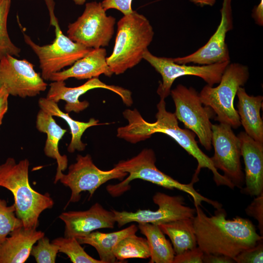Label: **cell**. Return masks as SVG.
<instances>
[{"mask_svg":"<svg viewBox=\"0 0 263 263\" xmlns=\"http://www.w3.org/2000/svg\"><path fill=\"white\" fill-rule=\"evenodd\" d=\"M157 108L156 120L153 123L146 121L136 109L125 110L123 114L128 124L118 128L117 136L135 144L149 138L155 133L166 134L172 138L197 161V168L192 180L198 181L201 169L207 168L212 171L213 180L217 186H226L234 189L235 187L232 183L218 172L213 166L210 157L200 149L195 140V134L188 129H183L179 126L174 113L166 110L165 99L160 98Z\"/></svg>","mask_w":263,"mask_h":263,"instance_id":"cell-1","label":"cell"},{"mask_svg":"<svg viewBox=\"0 0 263 263\" xmlns=\"http://www.w3.org/2000/svg\"><path fill=\"white\" fill-rule=\"evenodd\" d=\"M193 227L198 246L204 253L223 255L234 259L242 251L255 245L263 236L252 222L236 216L226 219L222 207L207 216L200 206H195Z\"/></svg>","mask_w":263,"mask_h":263,"instance_id":"cell-2","label":"cell"},{"mask_svg":"<svg viewBox=\"0 0 263 263\" xmlns=\"http://www.w3.org/2000/svg\"><path fill=\"white\" fill-rule=\"evenodd\" d=\"M27 159L17 163L8 158L0 165V186L10 191L14 198L16 215L26 228L37 229L40 214L53 207L54 202L48 193L41 194L30 186Z\"/></svg>","mask_w":263,"mask_h":263,"instance_id":"cell-3","label":"cell"},{"mask_svg":"<svg viewBox=\"0 0 263 263\" xmlns=\"http://www.w3.org/2000/svg\"><path fill=\"white\" fill-rule=\"evenodd\" d=\"M153 35L152 27L144 16L135 11L124 15L117 22L113 52L106 57L113 74H123L140 62Z\"/></svg>","mask_w":263,"mask_h":263,"instance_id":"cell-4","label":"cell"},{"mask_svg":"<svg viewBox=\"0 0 263 263\" xmlns=\"http://www.w3.org/2000/svg\"><path fill=\"white\" fill-rule=\"evenodd\" d=\"M155 162V153L150 149H145L132 158L119 161L114 167L127 172L129 175L120 183L107 186L108 192L113 196H119L129 190V184L132 181L139 179L166 188L177 189L185 192L191 196L195 206H200L202 202H205L216 209L222 207L221 204L198 192L193 188L194 182L181 183L158 169Z\"/></svg>","mask_w":263,"mask_h":263,"instance_id":"cell-5","label":"cell"},{"mask_svg":"<svg viewBox=\"0 0 263 263\" xmlns=\"http://www.w3.org/2000/svg\"><path fill=\"white\" fill-rule=\"evenodd\" d=\"M50 17V25L55 27V38L50 44L40 46L34 42L23 33L25 42L38 58L41 76L45 80L61 71L66 67L72 66L75 61L86 56L92 48L74 42L62 33L55 14L54 0H44Z\"/></svg>","mask_w":263,"mask_h":263,"instance_id":"cell-6","label":"cell"},{"mask_svg":"<svg viewBox=\"0 0 263 263\" xmlns=\"http://www.w3.org/2000/svg\"><path fill=\"white\" fill-rule=\"evenodd\" d=\"M248 68L239 63L229 64L225 69L218 86H204L199 93L201 101L210 108L216 115L215 120L237 129L241 125L240 117L234 107V98L239 87L249 78Z\"/></svg>","mask_w":263,"mask_h":263,"instance_id":"cell-7","label":"cell"},{"mask_svg":"<svg viewBox=\"0 0 263 263\" xmlns=\"http://www.w3.org/2000/svg\"><path fill=\"white\" fill-rule=\"evenodd\" d=\"M177 120L182 122L186 129L197 136L200 144L210 150L212 149V123L210 119L215 115L207 106H203L199 93L192 87L179 84L170 91Z\"/></svg>","mask_w":263,"mask_h":263,"instance_id":"cell-8","label":"cell"},{"mask_svg":"<svg viewBox=\"0 0 263 263\" xmlns=\"http://www.w3.org/2000/svg\"><path fill=\"white\" fill-rule=\"evenodd\" d=\"M115 23V19L107 16L101 2H87L82 14L69 24L67 37L90 48L108 46L114 34Z\"/></svg>","mask_w":263,"mask_h":263,"instance_id":"cell-9","label":"cell"},{"mask_svg":"<svg viewBox=\"0 0 263 263\" xmlns=\"http://www.w3.org/2000/svg\"><path fill=\"white\" fill-rule=\"evenodd\" d=\"M128 173L116 167L109 170H102L94 163L90 154H78L76 162L69 167L67 174H61L58 179L61 183L71 191L68 203H76L81 198L80 193L88 191L92 196L102 185L112 179L122 180Z\"/></svg>","mask_w":263,"mask_h":263,"instance_id":"cell-10","label":"cell"},{"mask_svg":"<svg viewBox=\"0 0 263 263\" xmlns=\"http://www.w3.org/2000/svg\"><path fill=\"white\" fill-rule=\"evenodd\" d=\"M143 59L148 61L159 73L162 78L157 93L160 98L165 99L170 93L174 80L185 75H194L202 78L207 85L213 86L219 83L222 75L230 61L207 65L194 66L180 64L174 62L171 58L158 57L147 50Z\"/></svg>","mask_w":263,"mask_h":263,"instance_id":"cell-11","label":"cell"},{"mask_svg":"<svg viewBox=\"0 0 263 263\" xmlns=\"http://www.w3.org/2000/svg\"><path fill=\"white\" fill-rule=\"evenodd\" d=\"M211 144L214 153L210 157L213 166L224 172V176L241 189L244 184V174L241 163V144L238 136L228 124L219 123L211 126Z\"/></svg>","mask_w":263,"mask_h":263,"instance_id":"cell-12","label":"cell"},{"mask_svg":"<svg viewBox=\"0 0 263 263\" xmlns=\"http://www.w3.org/2000/svg\"><path fill=\"white\" fill-rule=\"evenodd\" d=\"M158 209H138L135 212L119 211L112 210L116 223L121 227L131 222L150 223L159 225L172 221L187 218H193L195 208L185 206L184 199L180 196H170L157 192L152 198Z\"/></svg>","mask_w":263,"mask_h":263,"instance_id":"cell-13","label":"cell"},{"mask_svg":"<svg viewBox=\"0 0 263 263\" xmlns=\"http://www.w3.org/2000/svg\"><path fill=\"white\" fill-rule=\"evenodd\" d=\"M26 59L7 56L0 60V88L9 95L21 98L34 97L44 91L47 84Z\"/></svg>","mask_w":263,"mask_h":263,"instance_id":"cell-14","label":"cell"},{"mask_svg":"<svg viewBox=\"0 0 263 263\" xmlns=\"http://www.w3.org/2000/svg\"><path fill=\"white\" fill-rule=\"evenodd\" d=\"M221 20L215 33L207 42L194 53L186 56L172 58L175 63L207 65L230 61L225 37L232 28L231 0H224L221 10Z\"/></svg>","mask_w":263,"mask_h":263,"instance_id":"cell-15","label":"cell"},{"mask_svg":"<svg viewBox=\"0 0 263 263\" xmlns=\"http://www.w3.org/2000/svg\"><path fill=\"white\" fill-rule=\"evenodd\" d=\"M49 86L46 98L56 103L60 100L65 101L64 109L68 113L72 112L79 113L87 108L89 102L80 101L79 98L88 91L96 88L107 89L117 94L127 106H130L132 104L131 91L117 86L107 85L98 77L89 79L83 85L76 87H67L64 81H53Z\"/></svg>","mask_w":263,"mask_h":263,"instance_id":"cell-16","label":"cell"},{"mask_svg":"<svg viewBox=\"0 0 263 263\" xmlns=\"http://www.w3.org/2000/svg\"><path fill=\"white\" fill-rule=\"evenodd\" d=\"M59 218L65 224L64 237L76 239L96 229L113 228L116 223L113 211L106 209L98 203L86 210L62 212Z\"/></svg>","mask_w":263,"mask_h":263,"instance_id":"cell-17","label":"cell"},{"mask_svg":"<svg viewBox=\"0 0 263 263\" xmlns=\"http://www.w3.org/2000/svg\"><path fill=\"white\" fill-rule=\"evenodd\" d=\"M237 136L245 167V186L241 191L257 196L263 192V143L254 140L245 132H241Z\"/></svg>","mask_w":263,"mask_h":263,"instance_id":"cell-18","label":"cell"},{"mask_svg":"<svg viewBox=\"0 0 263 263\" xmlns=\"http://www.w3.org/2000/svg\"><path fill=\"white\" fill-rule=\"evenodd\" d=\"M105 49H92L86 56L75 61L69 68L53 74L49 80L65 81L70 78L77 79L98 77L102 74L110 77L113 73L107 64Z\"/></svg>","mask_w":263,"mask_h":263,"instance_id":"cell-19","label":"cell"},{"mask_svg":"<svg viewBox=\"0 0 263 263\" xmlns=\"http://www.w3.org/2000/svg\"><path fill=\"white\" fill-rule=\"evenodd\" d=\"M0 244V263H23L31 254L32 247L44 232L21 226L13 231Z\"/></svg>","mask_w":263,"mask_h":263,"instance_id":"cell-20","label":"cell"},{"mask_svg":"<svg viewBox=\"0 0 263 263\" xmlns=\"http://www.w3.org/2000/svg\"><path fill=\"white\" fill-rule=\"evenodd\" d=\"M36 128L38 131L47 135L44 148L45 154L56 161L57 166L54 181L56 184L58 181L62 171L68 167L67 156L61 155L58 150L59 142L67 130L58 125L51 114L41 109H40L37 115Z\"/></svg>","mask_w":263,"mask_h":263,"instance_id":"cell-21","label":"cell"},{"mask_svg":"<svg viewBox=\"0 0 263 263\" xmlns=\"http://www.w3.org/2000/svg\"><path fill=\"white\" fill-rule=\"evenodd\" d=\"M236 95L237 111L244 132L254 140L263 143V121L260 114L263 96L249 95L242 87L238 88Z\"/></svg>","mask_w":263,"mask_h":263,"instance_id":"cell-22","label":"cell"},{"mask_svg":"<svg viewBox=\"0 0 263 263\" xmlns=\"http://www.w3.org/2000/svg\"><path fill=\"white\" fill-rule=\"evenodd\" d=\"M138 226L133 224L122 230L110 233L92 232L77 239L80 244H87L95 248L103 263H117L113 252L114 246L122 239L136 234Z\"/></svg>","mask_w":263,"mask_h":263,"instance_id":"cell-23","label":"cell"},{"mask_svg":"<svg viewBox=\"0 0 263 263\" xmlns=\"http://www.w3.org/2000/svg\"><path fill=\"white\" fill-rule=\"evenodd\" d=\"M38 105L40 109L50 113L53 116L62 118L67 123L72 136L70 143L67 148L68 151L70 153L74 152L76 150L83 151L85 150L86 144L82 141L81 137L88 128L94 126L105 124L99 123V120L94 118L90 119L87 122L75 120L71 117L68 113L62 111L59 108L57 103L46 97L39 99Z\"/></svg>","mask_w":263,"mask_h":263,"instance_id":"cell-24","label":"cell"},{"mask_svg":"<svg viewBox=\"0 0 263 263\" xmlns=\"http://www.w3.org/2000/svg\"><path fill=\"white\" fill-rule=\"evenodd\" d=\"M138 228L145 236L150 250V263H173L175 255L172 245L158 225L138 223Z\"/></svg>","mask_w":263,"mask_h":263,"instance_id":"cell-25","label":"cell"},{"mask_svg":"<svg viewBox=\"0 0 263 263\" xmlns=\"http://www.w3.org/2000/svg\"><path fill=\"white\" fill-rule=\"evenodd\" d=\"M193 219H180L158 225L164 234L169 238L175 255L197 245Z\"/></svg>","mask_w":263,"mask_h":263,"instance_id":"cell-26","label":"cell"},{"mask_svg":"<svg viewBox=\"0 0 263 263\" xmlns=\"http://www.w3.org/2000/svg\"><path fill=\"white\" fill-rule=\"evenodd\" d=\"M113 252L116 260L120 261L130 258L147 259L150 256L147 239L135 234L120 240L113 247Z\"/></svg>","mask_w":263,"mask_h":263,"instance_id":"cell-27","label":"cell"},{"mask_svg":"<svg viewBox=\"0 0 263 263\" xmlns=\"http://www.w3.org/2000/svg\"><path fill=\"white\" fill-rule=\"evenodd\" d=\"M52 243L56 244L59 252L67 255L73 263H103L100 260L94 259L86 252L76 238L58 237Z\"/></svg>","mask_w":263,"mask_h":263,"instance_id":"cell-28","label":"cell"},{"mask_svg":"<svg viewBox=\"0 0 263 263\" xmlns=\"http://www.w3.org/2000/svg\"><path fill=\"white\" fill-rule=\"evenodd\" d=\"M11 0H0V60L7 56H19L21 50L11 41L7 28Z\"/></svg>","mask_w":263,"mask_h":263,"instance_id":"cell-29","label":"cell"},{"mask_svg":"<svg viewBox=\"0 0 263 263\" xmlns=\"http://www.w3.org/2000/svg\"><path fill=\"white\" fill-rule=\"evenodd\" d=\"M14 205L7 206L6 201L0 198V244L15 229L23 226L16 215Z\"/></svg>","mask_w":263,"mask_h":263,"instance_id":"cell-30","label":"cell"},{"mask_svg":"<svg viewBox=\"0 0 263 263\" xmlns=\"http://www.w3.org/2000/svg\"><path fill=\"white\" fill-rule=\"evenodd\" d=\"M36 245H33L31 255L38 263H55L57 254L59 252L58 246L44 236L38 240Z\"/></svg>","mask_w":263,"mask_h":263,"instance_id":"cell-31","label":"cell"},{"mask_svg":"<svg viewBox=\"0 0 263 263\" xmlns=\"http://www.w3.org/2000/svg\"><path fill=\"white\" fill-rule=\"evenodd\" d=\"M263 239L253 247L245 249L238 254L233 260L237 263H263Z\"/></svg>","mask_w":263,"mask_h":263,"instance_id":"cell-32","label":"cell"},{"mask_svg":"<svg viewBox=\"0 0 263 263\" xmlns=\"http://www.w3.org/2000/svg\"><path fill=\"white\" fill-rule=\"evenodd\" d=\"M256 197L245 209L246 214L256 220L260 235L263 236V192Z\"/></svg>","mask_w":263,"mask_h":263,"instance_id":"cell-33","label":"cell"},{"mask_svg":"<svg viewBox=\"0 0 263 263\" xmlns=\"http://www.w3.org/2000/svg\"><path fill=\"white\" fill-rule=\"evenodd\" d=\"M204 253L198 247L175 255L173 263H202Z\"/></svg>","mask_w":263,"mask_h":263,"instance_id":"cell-34","label":"cell"},{"mask_svg":"<svg viewBox=\"0 0 263 263\" xmlns=\"http://www.w3.org/2000/svg\"><path fill=\"white\" fill-rule=\"evenodd\" d=\"M132 0H104L101 2L104 9H115L120 11L124 15L132 13Z\"/></svg>","mask_w":263,"mask_h":263,"instance_id":"cell-35","label":"cell"},{"mask_svg":"<svg viewBox=\"0 0 263 263\" xmlns=\"http://www.w3.org/2000/svg\"><path fill=\"white\" fill-rule=\"evenodd\" d=\"M203 262L205 263H233V258L223 255L204 253Z\"/></svg>","mask_w":263,"mask_h":263,"instance_id":"cell-36","label":"cell"},{"mask_svg":"<svg viewBox=\"0 0 263 263\" xmlns=\"http://www.w3.org/2000/svg\"><path fill=\"white\" fill-rule=\"evenodd\" d=\"M9 94L6 90L0 88V126L2 124L3 118L8 110Z\"/></svg>","mask_w":263,"mask_h":263,"instance_id":"cell-37","label":"cell"},{"mask_svg":"<svg viewBox=\"0 0 263 263\" xmlns=\"http://www.w3.org/2000/svg\"><path fill=\"white\" fill-rule=\"evenodd\" d=\"M75 3L78 5H83L87 0H73Z\"/></svg>","mask_w":263,"mask_h":263,"instance_id":"cell-38","label":"cell"}]
</instances>
